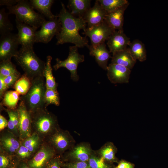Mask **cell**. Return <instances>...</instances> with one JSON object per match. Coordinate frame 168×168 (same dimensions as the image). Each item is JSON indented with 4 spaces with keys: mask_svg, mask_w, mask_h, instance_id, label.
Masks as SVG:
<instances>
[{
    "mask_svg": "<svg viewBox=\"0 0 168 168\" xmlns=\"http://www.w3.org/2000/svg\"><path fill=\"white\" fill-rule=\"evenodd\" d=\"M61 9L58 15L61 28L59 33L56 36L57 45L67 43H71L78 48L87 47L88 40L86 36H82L79 33L81 29L84 31L87 24L82 17L73 16L65 8L63 3L61 2Z\"/></svg>",
    "mask_w": 168,
    "mask_h": 168,
    "instance_id": "obj_1",
    "label": "cell"
},
{
    "mask_svg": "<svg viewBox=\"0 0 168 168\" xmlns=\"http://www.w3.org/2000/svg\"><path fill=\"white\" fill-rule=\"evenodd\" d=\"M14 57L31 81L37 77H44L45 63L35 54L33 47H21Z\"/></svg>",
    "mask_w": 168,
    "mask_h": 168,
    "instance_id": "obj_2",
    "label": "cell"
},
{
    "mask_svg": "<svg viewBox=\"0 0 168 168\" xmlns=\"http://www.w3.org/2000/svg\"><path fill=\"white\" fill-rule=\"evenodd\" d=\"M44 78V77H39L32 80L30 87L28 92L20 97V100L22 101L30 113L46 108L44 101L46 89Z\"/></svg>",
    "mask_w": 168,
    "mask_h": 168,
    "instance_id": "obj_3",
    "label": "cell"
},
{
    "mask_svg": "<svg viewBox=\"0 0 168 168\" xmlns=\"http://www.w3.org/2000/svg\"><path fill=\"white\" fill-rule=\"evenodd\" d=\"M7 8L9 14L15 15L16 19L37 29L46 20L43 15L35 11L27 0H18L16 4L7 7Z\"/></svg>",
    "mask_w": 168,
    "mask_h": 168,
    "instance_id": "obj_4",
    "label": "cell"
},
{
    "mask_svg": "<svg viewBox=\"0 0 168 168\" xmlns=\"http://www.w3.org/2000/svg\"><path fill=\"white\" fill-rule=\"evenodd\" d=\"M30 114L32 127L40 137L50 136L56 130L57 118L46 108L39 109Z\"/></svg>",
    "mask_w": 168,
    "mask_h": 168,
    "instance_id": "obj_5",
    "label": "cell"
},
{
    "mask_svg": "<svg viewBox=\"0 0 168 168\" xmlns=\"http://www.w3.org/2000/svg\"><path fill=\"white\" fill-rule=\"evenodd\" d=\"M78 48L75 45L69 47L67 58L64 60L56 58V63L53 66L55 70L61 67L66 68L70 72L71 79L74 81H77L79 79L77 72L78 65L84 61V56L79 54Z\"/></svg>",
    "mask_w": 168,
    "mask_h": 168,
    "instance_id": "obj_6",
    "label": "cell"
},
{
    "mask_svg": "<svg viewBox=\"0 0 168 168\" xmlns=\"http://www.w3.org/2000/svg\"><path fill=\"white\" fill-rule=\"evenodd\" d=\"M19 44L17 34L10 32L1 35L0 61L11 60L17 53Z\"/></svg>",
    "mask_w": 168,
    "mask_h": 168,
    "instance_id": "obj_7",
    "label": "cell"
},
{
    "mask_svg": "<svg viewBox=\"0 0 168 168\" xmlns=\"http://www.w3.org/2000/svg\"><path fill=\"white\" fill-rule=\"evenodd\" d=\"M61 28L58 16L54 18L46 20L40 30L35 33V43L47 44L59 33Z\"/></svg>",
    "mask_w": 168,
    "mask_h": 168,
    "instance_id": "obj_8",
    "label": "cell"
},
{
    "mask_svg": "<svg viewBox=\"0 0 168 168\" xmlns=\"http://www.w3.org/2000/svg\"><path fill=\"white\" fill-rule=\"evenodd\" d=\"M115 30L104 21L98 25L87 28L83 34L89 37L93 46L105 43Z\"/></svg>",
    "mask_w": 168,
    "mask_h": 168,
    "instance_id": "obj_9",
    "label": "cell"
},
{
    "mask_svg": "<svg viewBox=\"0 0 168 168\" xmlns=\"http://www.w3.org/2000/svg\"><path fill=\"white\" fill-rule=\"evenodd\" d=\"M17 110L19 115L18 130L19 138L23 140L31 135L32 121L30 113L20 100Z\"/></svg>",
    "mask_w": 168,
    "mask_h": 168,
    "instance_id": "obj_10",
    "label": "cell"
},
{
    "mask_svg": "<svg viewBox=\"0 0 168 168\" xmlns=\"http://www.w3.org/2000/svg\"><path fill=\"white\" fill-rule=\"evenodd\" d=\"M18 40L21 47L33 48L37 29L15 19Z\"/></svg>",
    "mask_w": 168,
    "mask_h": 168,
    "instance_id": "obj_11",
    "label": "cell"
},
{
    "mask_svg": "<svg viewBox=\"0 0 168 168\" xmlns=\"http://www.w3.org/2000/svg\"><path fill=\"white\" fill-rule=\"evenodd\" d=\"M54 154V148L43 145L27 164L30 168H45Z\"/></svg>",
    "mask_w": 168,
    "mask_h": 168,
    "instance_id": "obj_12",
    "label": "cell"
},
{
    "mask_svg": "<svg viewBox=\"0 0 168 168\" xmlns=\"http://www.w3.org/2000/svg\"><path fill=\"white\" fill-rule=\"evenodd\" d=\"M107 70V77L112 83H128L131 69L120 65L110 63Z\"/></svg>",
    "mask_w": 168,
    "mask_h": 168,
    "instance_id": "obj_13",
    "label": "cell"
},
{
    "mask_svg": "<svg viewBox=\"0 0 168 168\" xmlns=\"http://www.w3.org/2000/svg\"><path fill=\"white\" fill-rule=\"evenodd\" d=\"M107 14L97 0L96 1L94 6L86 12L83 18L87 25V28H90L104 21Z\"/></svg>",
    "mask_w": 168,
    "mask_h": 168,
    "instance_id": "obj_14",
    "label": "cell"
},
{
    "mask_svg": "<svg viewBox=\"0 0 168 168\" xmlns=\"http://www.w3.org/2000/svg\"><path fill=\"white\" fill-rule=\"evenodd\" d=\"M130 42L129 38L124 33V30H115L107 40V44L110 53L113 54L127 48Z\"/></svg>",
    "mask_w": 168,
    "mask_h": 168,
    "instance_id": "obj_15",
    "label": "cell"
},
{
    "mask_svg": "<svg viewBox=\"0 0 168 168\" xmlns=\"http://www.w3.org/2000/svg\"><path fill=\"white\" fill-rule=\"evenodd\" d=\"M50 136L49 143L58 152L64 151L71 145L72 141L71 137L66 131L56 129Z\"/></svg>",
    "mask_w": 168,
    "mask_h": 168,
    "instance_id": "obj_16",
    "label": "cell"
},
{
    "mask_svg": "<svg viewBox=\"0 0 168 168\" xmlns=\"http://www.w3.org/2000/svg\"><path fill=\"white\" fill-rule=\"evenodd\" d=\"M87 47L89 50L90 55L95 57L96 61L99 66L103 69L107 70L108 62L112 57L105 43L95 46L89 45Z\"/></svg>",
    "mask_w": 168,
    "mask_h": 168,
    "instance_id": "obj_17",
    "label": "cell"
},
{
    "mask_svg": "<svg viewBox=\"0 0 168 168\" xmlns=\"http://www.w3.org/2000/svg\"><path fill=\"white\" fill-rule=\"evenodd\" d=\"M129 5L107 13L104 21L114 30H123L124 13Z\"/></svg>",
    "mask_w": 168,
    "mask_h": 168,
    "instance_id": "obj_18",
    "label": "cell"
},
{
    "mask_svg": "<svg viewBox=\"0 0 168 168\" xmlns=\"http://www.w3.org/2000/svg\"><path fill=\"white\" fill-rule=\"evenodd\" d=\"M0 142L2 147L10 154L16 153L21 145L17 137L9 130L2 133Z\"/></svg>",
    "mask_w": 168,
    "mask_h": 168,
    "instance_id": "obj_19",
    "label": "cell"
},
{
    "mask_svg": "<svg viewBox=\"0 0 168 168\" xmlns=\"http://www.w3.org/2000/svg\"><path fill=\"white\" fill-rule=\"evenodd\" d=\"M111 58V63L120 65L130 69L133 68L137 61L132 56L128 48L113 54Z\"/></svg>",
    "mask_w": 168,
    "mask_h": 168,
    "instance_id": "obj_20",
    "label": "cell"
},
{
    "mask_svg": "<svg viewBox=\"0 0 168 168\" xmlns=\"http://www.w3.org/2000/svg\"><path fill=\"white\" fill-rule=\"evenodd\" d=\"M90 0H69L68 7L73 16L83 18L87 11L91 8Z\"/></svg>",
    "mask_w": 168,
    "mask_h": 168,
    "instance_id": "obj_21",
    "label": "cell"
},
{
    "mask_svg": "<svg viewBox=\"0 0 168 168\" xmlns=\"http://www.w3.org/2000/svg\"><path fill=\"white\" fill-rule=\"evenodd\" d=\"M34 9L37 10L44 17L49 19L54 18L58 16L51 12V8L54 2L53 0H30L29 2Z\"/></svg>",
    "mask_w": 168,
    "mask_h": 168,
    "instance_id": "obj_22",
    "label": "cell"
},
{
    "mask_svg": "<svg viewBox=\"0 0 168 168\" xmlns=\"http://www.w3.org/2000/svg\"><path fill=\"white\" fill-rule=\"evenodd\" d=\"M91 150L88 145L81 144L74 147L69 153V157L77 161H88L91 155Z\"/></svg>",
    "mask_w": 168,
    "mask_h": 168,
    "instance_id": "obj_23",
    "label": "cell"
},
{
    "mask_svg": "<svg viewBox=\"0 0 168 168\" xmlns=\"http://www.w3.org/2000/svg\"><path fill=\"white\" fill-rule=\"evenodd\" d=\"M129 51L134 59L140 62L147 59V52L144 44L139 40L136 39L128 45Z\"/></svg>",
    "mask_w": 168,
    "mask_h": 168,
    "instance_id": "obj_24",
    "label": "cell"
},
{
    "mask_svg": "<svg viewBox=\"0 0 168 168\" xmlns=\"http://www.w3.org/2000/svg\"><path fill=\"white\" fill-rule=\"evenodd\" d=\"M52 59V57L50 55L46 57L44 77L45 79L46 88L57 90V84L52 73V68L51 65Z\"/></svg>",
    "mask_w": 168,
    "mask_h": 168,
    "instance_id": "obj_25",
    "label": "cell"
},
{
    "mask_svg": "<svg viewBox=\"0 0 168 168\" xmlns=\"http://www.w3.org/2000/svg\"><path fill=\"white\" fill-rule=\"evenodd\" d=\"M20 94L15 91H7L2 97V104L7 109L15 110L17 109V103L20 99Z\"/></svg>",
    "mask_w": 168,
    "mask_h": 168,
    "instance_id": "obj_26",
    "label": "cell"
},
{
    "mask_svg": "<svg viewBox=\"0 0 168 168\" xmlns=\"http://www.w3.org/2000/svg\"><path fill=\"white\" fill-rule=\"evenodd\" d=\"M5 110L9 117L7 125L8 130L17 137H19L18 130L19 115L17 109L15 110L5 109Z\"/></svg>",
    "mask_w": 168,
    "mask_h": 168,
    "instance_id": "obj_27",
    "label": "cell"
},
{
    "mask_svg": "<svg viewBox=\"0 0 168 168\" xmlns=\"http://www.w3.org/2000/svg\"><path fill=\"white\" fill-rule=\"evenodd\" d=\"M98 1L107 13L129 4L127 0H98Z\"/></svg>",
    "mask_w": 168,
    "mask_h": 168,
    "instance_id": "obj_28",
    "label": "cell"
},
{
    "mask_svg": "<svg viewBox=\"0 0 168 168\" xmlns=\"http://www.w3.org/2000/svg\"><path fill=\"white\" fill-rule=\"evenodd\" d=\"M9 13H6L4 8L0 10V34L1 35L11 32L13 26L8 18Z\"/></svg>",
    "mask_w": 168,
    "mask_h": 168,
    "instance_id": "obj_29",
    "label": "cell"
},
{
    "mask_svg": "<svg viewBox=\"0 0 168 168\" xmlns=\"http://www.w3.org/2000/svg\"><path fill=\"white\" fill-rule=\"evenodd\" d=\"M31 84L30 79L24 74L16 81L13 87L15 91L23 96L28 92Z\"/></svg>",
    "mask_w": 168,
    "mask_h": 168,
    "instance_id": "obj_30",
    "label": "cell"
},
{
    "mask_svg": "<svg viewBox=\"0 0 168 168\" xmlns=\"http://www.w3.org/2000/svg\"><path fill=\"white\" fill-rule=\"evenodd\" d=\"M23 141L21 144L27 147L31 154L35 152L39 147L40 137L37 133L34 132Z\"/></svg>",
    "mask_w": 168,
    "mask_h": 168,
    "instance_id": "obj_31",
    "label": "cell"
},
{
    "mask_svg": "<svg viewBox=\"0 0 168 168\" xmlns=\"http://www.w3.org/2000/svg\"><path fill=\"white\" fill-rule=\"evenodd\" d=\"M44 101L46 107L49 105L53 104L58 106L60 104L59 93L57 90L47 88L45 93Z\"/></svg>",
    "mask_w": 168,
    "mask_h": 168,
    "instance_id": "obj_32",
    "label": "cell"
},
{
    "mask_svg": "<svg viewBox=\"0 0 168 168\" xmlns=\"http://www.w3.org/2000/svg\"><path fill=\"white\" fill-rule=\"evenodd\" d=\"M116 149L111 142L105 144L100 149V153L101 157L104 160L112 161L115 159Z\"/></svg>",
    "mask_w": 168,
    "mask_h": 168,
    "instance_id": "obj_33",
    "label": "cell"
},
{
    "mask_svg": "<svg viewBox=\"0 0 168 168\" xmlns=\"http://www.w3.org/2000/svg\"><path fill=\"white\" fill-rule=\"evenodd\" d=\"M0 62V76L4 77L19 72L11 60L4 61Z\"/></svg>",
    "mask_w": 168,
    "mask_h": 168,
    "instance_id": "obj_34",
    "label": "cell"
},
{
    "mask_svg": "<svg viewBox=\"0 0 168 168\" xmlns=\"http://www.w3.org/2000/svg\"><path fill=\"white\" fill-rule=\"evenodd\" d=\"M104 160L102 157L99 158L92 154L88 163L91 168H109L105 163Z\"/></svg>",
    "mask_w": 168,
    "mask_h": 168,
    "instance_id": "obj_35",
    "label": "cell"
},
{
    "mask_svg": "<svg viewBox=\"0 0 168 168\" xmlns=\"http://www.w3.org/2000/svg\"><path fill=\"white\" fill-rule=\"evenodd\" d=\"M20 76V73L19 72L4 77V82L8 89L14 86L16 81L21 77Z\"/></svg>",
    "mask_w": 168,
    "mask_h": 168,
    "instance_id": "obj_36",
    "label": "cell"
},
{
    "mask_svg": "<svg viewBox=\"0 0 168 168\" xmlns=\"http://www.w3.org/2000/svg\"><path fill=\"white\" fill-rule=\"evenodd\" d=\"M17 156L21 159L29 157L31 153L28 148L22 144H21L16 152Z\"/></svg>",
    "mask_w": 168,
    "mask_h": 168,
    "instance_id": "obj_37",
    "label": "cell"
},
{
    "mask_svg": "<svg viewBox=\"0 0 168 168\" xmlns=\"http://www.w3.org/2000/svg\"><path fill=\"white\" fill-rule=\"evenodd\" d=\"M67 168H91L88 163L85 161H77L69 163L65 165Z\"/></svg>",
    "mask_w": 168,
    "mask_h": 168,
    "instance_id": "obj_38",
    "label": "cell"
},
{
    "mask_svg": "<svg viewBox=\"0 0 168 168\" xmlns=\"http://www.w3.org/2000/svg\"><path fill=\"white\" fill-rule=\"evenodd\" d=\"M10 166L9 157L3 154L0 153V168H9Z\"/></svg>",
    "mask_w": 168,
    "mask_h": 168,
    "instance_id": "obj_39",
    "label": "cell"
},
{
    "mask_svg": "<svg viewBox=\"0 0 168 168\" xmlns=\"http://www.w3.org/2000/svg\"><path fill=\"white\" fill-rule=\"evenodd\" d=\"M45 168H61V163L58 157L53 158Z\"/></svg>",
    "mask_w": 168,
    "mask_h": 168,
    "instance_id": "obj_40",
    "label": "cell"
},
{
    "mask_svg": "<svg viewBox=\"0 0 168 168\" xmlns=\"http://www.w3.org/2000/svg\"><path fill=\"white\" fill-rule=\"evenodd\" d=\"M4 77L0 76V97L2 98L5 93L8 89L4 81Z\"/></svg>",
    "mask_w": 168,
    "mask_h": 168,
    "instance_id": "obj_41",
    "label": "cell"
},
{
    "mask_svg": "<svg viewBox=\"0 0 168 168\" xmlns=\"http://www.w3.org/2000/svg\"><path fill=\"white\" fill-rule=\"evenodd\" d=\"M134 165L125 161H121L115 168H134Z\"/></svg>",
    "mask_w": 168,
    "mask_h": 168,
    "instance_id": "obj_42",
    "label": "cell"
},
{
    "mask_svg": "<svg viewBox=\"0 0 168 168\" xmlns=\"http://www.w3.org/2000/svg\"><path fill=\"white\" fill-rule=\"evenodd\" d=\"M18 0H1L0 6L6 5L7 7H10L16 4Z\"/></svg>",
    "mask_w": 168,
    "mask_h": 168,
    "instance_id": "obj_43",
    "label": "cell"
},
{
    "mask_svg": "<svg viewBox=\"0 0 168 168\" xmlns=\"http://www.w3.org/2000/svg\"><path fill=\"white\" fill-rule=\"evenodd\" d=\"M8 121L2 115H0V131H1L7 126Z\"/></svg>",
    "mask_w": 168,
    "mask_h": 168,
    "instance_id": "obj_44",
    "label": "cell"
},
{
    "mask_svg": "<svg viewBox=\"0 0 168 168\" xmlns=\"http://www.w3.org/2000/svg\"><path fill=\"white\" fill-rule=\"evenodd\" d=\"M15 168H30L27 163L23 162H19Z\"/></svg>",
    "mask_w": 168,
    "mask_h": 168,
    "instance_id": "obj_45",
    "label": "cell"
},
{
    "mask_svg": "<svg viewBox=\"0 0 168 168\" xmlns=\"http://www.w3.org/2000/svg\"><path fill=\"white\" fill-rule=\"evenodd\" d=\"M9 168H15L13 166H11Z\"/></svg>",
    "mask_w": 168,
    "mask_h": 168,
    "instance_id": "obj_46",
    "label": "cell"
}]
</instances>
